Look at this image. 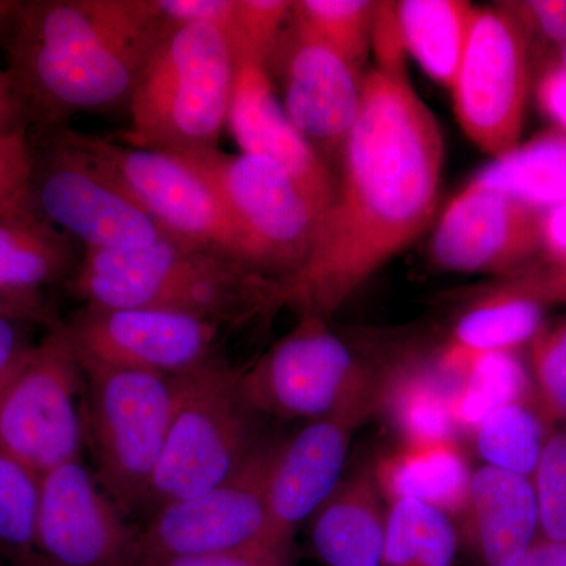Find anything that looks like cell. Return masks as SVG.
Instances as JSON below:
<instances>
[{
    "label": "cell",
    "mask_w": 566,
    "mask_h": 566,
    "mask_svg": "<svg viewBox=\"0 0 566 566\" xmlns=\"http://www.w3.org/2000/svg\"><path fill=\"white\" fill-rule=\"evenodd\" d=\"M333 203L303 266L275 285V307L335 314L433 222L444 140L405 73L375 69L340 155Z\"/></svg>",
    "instance_id": "1"
},
{
    "label": "cell",
    "mask_w": 566,
    "mask_h": 566,
    "mask_svg": "<svg viewBox=\"0 0 566 566\" xmlns=\"http://www.w3.org/2000/svg\"><path fill=\"white\" fill-rule=\"evenodd\" d=\"M167 25L155 0L20 2L0 48L31 129L128 106Z\"/></svg>",
    "instance_id": "2"
},
{
    "label": "cell",
    "mask_w": 566,
    "mask_h": 566,
    "mask_svg": "<svg viewBox=\"0 0 566 566\" xmlns=\"http://www.w3.org/2000/svg\"><path fill=\"white\" fill-rule=\"evenodd\" d=\"M85 305L158 308L216 324L275 308V279L172 237L117 251H85L70 279Z\"/></svg>",
    "instance_id": "3"
},
{
    "label": "cell",
    "mask_w": 566,
    "mask_h": 566,
    "mask_svg": "<svg viewBox=\"0 0 566 566\" xmlns=\"http://www.w3.org/2000/svg\"><path fill=\"white\" fill-rule=\"evenodd\" d=\"M234 74L232 48L221 31L167 25L134 87L129 128L118 142L174 155L218 147Z\"/></svg>",
    "instance_id": "4"
},
{
    "label": "cell",
    "mask_w": 566,
    "mask_h": 566,
    "mask_svg": "<svg viewBox=\"0 0 566 566\" xmlns=\"http://www.w3.org/2000/svg\"><path fill=\"white\" fill-rule=\"evenodd\" d=\"M323 316L300 322L248 371L241 389L255 412L319 420L381 411L387 376L375 374L327 327Z\"/></svg>",
    "instance_id": "5"
},
{
    "label": "cell",
    "mask_w": 566,
    "mask_h": 566,
    "mask_svg": "<svg viewBox=\"0 0 566 566\" xmlns=\"http://www.w3.org/2000/svg\"><path fill=\"white\" fill-rule=\"evenodd\" d=\"M241 371L219 359L180 376L172 424L145 505L153 512L226 482L259 449Z\"/></svg>",
    "instance_id": "6"
},
{
    "label": "cell",
    "mask_w": 566,
    "mask_h": 566,
    "mask_svg": "<svg viewBox=\"0 0 566 566\" xmlns=\"http://www.w3.org/2000/svg\"><path fill=\"white\" fill-rule=\"evenodd\" d=\"M80 363L98 482L122 512L145 505L177 409L180 376Z\"/></svg>",
    "instance_id": "7"
},
{
    "label": "cell",
    "mask_w": 566,
    "mask_h": 566,
    "mask_svg": "<svg viewBox=\"0 0 566 566\" xmlns=\"http://www.w3.org/2000/svg\"><path fill=\"white\" fill-rule=\"evenodd\" d=\"M61 129L71 145L128 193L169 237L222 253L256 271L251 245L221 197L191 166L170 153L132 147L66 126Z\"/></svg>",
    "instance_id": "8"
},
{
    "label": "cell",
    "mask_w": 566,
    "mask_h": 566,
    "mask_svg": "<svg viewBox=\"0 0 566 566\" xmlns=\"http://www.w3.org/2000/svg\"><path fill=\"white\" fill-rule=\"evenodd\" d=\"M175 156L221 197L251 245L260 274L282 281L303 266L318 238L322 216L292 175L262 156L229 155L218 147Z\"/></svg>",
    "instance_id": "9"
},
{
    "label": "cell",
    "mask_w": 566,
    "mask_h": 566,
    "mask_svg": "<svg viewBox=\"0 0 566 566\" xmlns=\"http://www.w3.org/2000/svg\"><path fill=\"white\" fill-rule=\"evenodd\" d=\"M85 375L61 324L33 346L0 398V452L36 475L80 460Z\"/></svg>",
    "instance_id": "10"
},
{
    "label": "cell",
    "mask_w": 566,
    "mask_h": 566,
    "mask_svg": "<svg viewBox=\"0 0 566 566\" xmlns=\"http://www.w3.org/2000/svg\"><path fill=\"white\" fill-rule=\"evenodd\" d=\"M29 196L40 214L85 251L139 248L169 237L148 212L88 161L62 129L33 140Z\"/></svg>",
    "instance_id": "11"
},
{
    "label": "cell",
    "mask_w": 566,
    "mask_h": 566,
    "mask_svg": "<svg viewBox=\"0 0 566 566\" xmlns=\"http://www.w3.org/2000/svg\"><path fill=\"white\" fill-rule=\"evenodd\" d=\"M531 65V43L509 2L479 9L452 93L465 136L493 158L520 145Z\"/></svg>",
    "instance_id": "12"
},
{
    "label": "cell",
    "mask_w": 566,
    "mask_h": 566,
    "mask_svg": "<svg viewBox=\"0 0 566 566\" xmlns=\"http://www.w3.org/2000/svg\"><path fill=\"white\" fill-rule=\"evenodd\" d=\"M277 447L262 442L226 482L155 510L139 531V565L268 545V486Z\"/></svg>",
    "instance_id": "13"
},
{
    "label": "cell",
    "mask_w": 566,
    "mask_h": 566,
    "mask_svg": "<svg viewBox=\"0 0 566 566\" xmlns=\"http://www.w3.org/2000/svg\"><path fill=\"white\" fill-rule=\"evenodd\" d=\"M80 359L181 376L214 359L219 324L158 308L85 305L61 324Z\"/></svg>",
    "instance_id": "14"
},
{
    "label": "cell",
    "mask_w": 566,
    "mask_h": 566,
    "mask_svg": "<svg viewBox=\"0 0 566 566\" xmlns=\"http://www.w3.org/2000/svg\"><path fill=\"white\" fill-rule=\"evenodd\" d=\"M266 70L277 77L283 111L301 136L324 163L340 156L363 102L359 69L290 13Z\"/></svg>",
    "instance_id": "15"
},
{
    "label": "cell",
    "mask_w": 566,
    "mask_h": 566,
    "mask_svg": "<svg viewBox=\"0 0 566 566\" xmlns=\"http://www.w3.org/2000/svg\"><path fill=\"white\" fill-rule=\"evenodd\" d=\"M139 532L81 460L41 476L35 553L51 566H137Z\"/></svg>",
    "instance_id": "16"
},
{
    "label": "cell",
    "mask_w": 566,
    "mask_h": 566,
    "mask_svg": "<svg viewBox=\"0 0 566 566\" xmlns=\"http://www.w3.org/2000/svg\"><path fill=\"white\" fill-rule=\"evenodd\" d=\"M543 212L468 185L442 212L431 241L439 268L455 273H521L543 251Z\"/></svg>",
    "instance_id": "17"
},
{
    "label": "cell",
    "mask_w": 566,
    "mask_h": 566,
    "mask_svg": "<svg viewBox=\"0 0 566 566\" xmlns=\"http://www.w3.org/2000/svg\"><path fill=\"white\" fill-rule=\"evenodd\" d=\"M363 423L356 417L312 420L279 442L268 486V545L292 553L297 527L340 485L349 441Z\"/></svg>",
    "instance_id": "18"
},
{
    "label": "cell",
    "mask_w": 566,
    "mask_h": 566,
    "mask_svg": "<svg viewBox=\"0 0 566 566\" xmlns=\"http://www.w3.org/2000/svg\"><path fill=\"white\" fill-rule=\"evenodd\" d=\"M227 126L241 153L270 159L292 175L323 222L334 199V175L286 117L263 63L237 62Z\"/></svg>",
    "instance_id": "19"
},
{
    "label": "cell",
    "mask_w": 566,
    "mask_h": 566,
    "mask_svg": "<svg viewBox=\"0 0 566 566\" xmlns=\"http://www.w3.org/2000/svg\"><path fill=\"white\" fill-rule=\"evenodd\" d=\"M469 539L485 566H512L539 538L538 505L527 476L482 465L465 506Z\"/></svg>",
    "instance_id": "20"
},
{
    "label": "cell",
    "mask_w": 566,
    "mask_h": 566,
    "mask_svg": "<svg viewBox=\"0 0 566 566\" xmlns=\"http://www.w3.org/2000/svg\"><path fill=\"white\" fill-rule=\"evenodd\" d=\"M375 465L342 480L315 513L312 543L326 566H382L386 520Z\"/></svg>",
    "instance_id": "21"
},
{
    "label": "cell",
    "mask_w": 566,
    "mask_h": 566,
    "mask_svg": "<svg viewBox=\"0 0 566 566\" xmlns=\"http://www.w3.org/2000/svg\"><path fill=\"white\" fill-rule=\"evenodd\" d=\"M76 248L33 207L29 191L0 207V289L40 294L71 279L80 264Z\"/></svg>",
    "instance_id": "22"
},
{
    "label": "cell",
    "mask_w": 566,
    "mask_h": 566,
    "mask_svg": "<svg viewBox=\"0 0 566 566\" xmlns=\"http://www.w3.org/2000/svg\"><path fill=\"white\" fill-rule=\"evenodd\" d=\"M375 471L379 490L392 504L422 502L449 516L468 506L472 472L455 441L405 444Z\"/></svg>",
    "instance_id": "23"
},
{
    "label": "cell",
    "mask_w": 566,
    "mask_h": 566,
    "mask_svg": "<svg viewBox=\"0 0 566 566\" xmlns=\"http://www.w3.org/2000/svg\"><path fill=\"white\" fill-rule=\"evenodd\" d=\"M545 308L531 297L495 285L458 319L452 344L442 354L439 367L460 381L475 356L515 352L539 333Z\"/></svg>",
    "instance_id": "24"
},
{
    "label": "cell",
    "mask_w": 566,
    "mask_h": 566,
    "mask_svg": "<svg viewBox=\"0 0 566 566\" xmlns=\"http://www.w3.org/2000/svg\"><path fill=\"white\" fill-rule=\"evenodd\" d=\"M395 6L406 51L431 80L452 91L479 9L463 0H401Z\"/></svg>",
    "instance_id": "25"
},
{
    "label": "cell",
    "mask_w": 566,
    "mask_h": 566,
    "mask_svg": "<svg viewBox=\"0 0 566 566\" xmlns=\"http://www.w3.org/2000/svg\"><path fill=\"white\" fill-rule=\"evenodd\" d=\"M469 185L545 212L566 203V132L539 134L483 167Z\"/></svg>",
    "instance_id": "26"
},
{
    "label": "cell",
    "mask_w": 566,
    "mask_h": 566,
    "mask_svg": "<svg viewBox=\"0 0 566 566\" xmlns=\"http://www.w3.org/2000/svg\"><path fill=\"white\" fill-rule=\"evenodd\" d=\"M453 385L441 368H411L387 376L382 409L403 436L405 444H434L455 441Z\"/></svg>",
    "instance_id": "27"
},
{
    "label": "cell",
    "mask_w": 566,
    "mask_h": 566,
    "mask_svg": "<svg viewBox=\"0 0 566 566\" xmlns=\"http://www.w3.org/2000/svg\"><path fill=\"white\" fill-rule=\"evenodd\" d=\"M532 403V378L515 352L480 354L465 368L452 397L457 428L475 431L491 412Z\"/></svg>",
    "instance_id": "28"
},
{
    "label": "cell",
    "mask_w": 566,
    "mask_h": 566,
    "mask_svg": "<svg viewBox=\"0 0 566 566\" xmlns=\"http://www.w3.org/2000/svg\"><path fill=\"white\" fill-rule=\"evenodd\" d=\"M457 549L452 517L422 502H394L387 513L382 566H453Z\"/></svg>",
    "instance_id": "29"
},
{
    "label": "cell",
    "mask_w": 566,
    "mask_h": 566,
    "mask_svg": "<svg viewBox=\"0 0 566 566\" xmlns=\"http://www.w3.org/2000/svg\"><path fill=\"white\" fill-rule=\"evenodd\" d=\"M475 444L486 465L532 479L547 427L532 403L504 406L476 427Z\"/></svg>",
    "instance_id": "30"
},
{
    "label": "cell",
    "mask_w": 566,
    "mask_h": 566,
    "mask_svg": "<svg viewBox=\"0 0 566 566\" xmlns=\"http://www.w3.org/2000/svg\"><path fill=\"white\" fill-rule=\"evenodd\" d=\"M375 7L368 0H300L292 17L359 69L371 48Z\"/></svg>",
    "instance_id": "31"
},
{
    "label": "cell",
    "mask_w": 566,
    "mask_h": 566,
    "mask_svg": "<svg viewBox=\"0 0 566 566\" xmlns=\"http://www.w3.org/2000/svg\"><path fill=\"white\" fill-rule=\"evenodd\" d=\"M41 476L0 452V553L14 564L35 556Z\"/></svg>",
    "instance_id": "32"
},
{
    "label": "cell",
    "mask_w": 566,
    "mask_h": 566,
    "mask_svg": "<svg viewBox=\"0 0 566 566\" xmlns=\"http://www.w3.org/2000/svg\"><path fill=\"white\" fill-rule=\"evenodd\" d=\"M532 405L547 428L566 420V319L531 342Z\"/></svg>",
    "instance_id": "33"
},
{
    "label": "cell",
    "mask_w": 566,
    "mask_h": 566,
    "mask_svg": "<svg viewBox=\"0 0 566 566\" xmlns=\"http://www.w3.org/2000/svg\"><path fill=\"white\" fill-rule=\"evenodd\" d=\"M539 538L566 545V428L547 436L534 475Z\"/></svg>",
    "instance_id": "34"
},
{
    "label": "cell",
    "mask_w": 566,
    "mask_h": 566,
    "mask_svg": "<svg viewBox=\"0 0 566 566\" xmlns=\"http://www.w3.org/2000/svg\"><path fill=\"white\" fill-rule=\"evenodd\" d=\"M292 7L289 0H238L233 28L227 36L234 63L252 61L266 65Z\"/></svg>",
    "instance_id": "35"
},
{
    "label": "cell",
    "mask_w": 566,
    "mask_h": 566,
    "mask_svg": "<svg viewBox=\"0 0 566 566\" xmlns=\"http://www.w3.org/2000/svg\"><path fill=\"white\" fill-rule=\"evenodd\" d=\"M33 167L31 133L0 134V207L29 191Z\"/></svg>",
    "instance_id": "36"
},
{
    "label": "cell",
    "mask_w": 566,
    "mask_h": 566,
    "mask_svg": "<svg viewBox=\"0 0 566 566\" xmlns=\"http://www.w3.org/2000/svg\"><path fill=\"white\" fill-rule=\"evenodd\" d=\"M501 289L523 294L547 307L566 304V259L546 260L499 283Z\"/></svg>",
    "instance_id": "37"
},
{
    "label": "cell",
    "mask_w": 566,
    "mask_h": 566,
    "mask_svg": "<svg viewBox=\"0 0 566 566\" xmlns=\"http://www.w3.org/2000/svg\"><path fill=\"white\" fill-rule=\"evenodd\" d=\"M509 6L523 24L531 46L535 40L556 48L557 52L565 46L566 0H527L509 2Z\"/></svg>",
    "instance_id": "38"
},
{
    "label": "cell",
    "mask_w": 566,
    "mask_h": 566,
    "mask_svg": "<svg viewBox=\"0 0 566 566\" xmlns=\"http://www.w3.org/2000/svg\"><path fill=\"white\" fill-rule=\"evenodd\" d=\"M238 0H155L156 9L169 24H203L229 36Z\"/></svg>",
    "instance_id": "39"
},
{
    "label": "cell",
    "mask_w": 566,
    "mask_h": 566,
    "mask_svg": "<svg viewBox=\"0 0 566 566\" xmlns=\"http://www.w3.org/2000/svg\"><path fill=\"white\" fill-rule=\"evenodd\" d=\"M139 566H293L292 553L270 545H253L227 553L163 558Z\"/></svg>",
    "instance_id": "40"
},
{
    "label": "cell",
    "mask_w": 566,
    "mask_h": 566,
    "mask_svg": "<svg viewBox=\"0 0 566 566\" xmlns=\"http://www.w3.org/2000/svg\"><path fill=\"white\" fill-rule=\"evenodd\" d=\"M371 48L378 57L376 69L405 73V43L398 24L395 2H376Z\"/></svg>",
    "instance_id": "41"
},
{
    "label": "cell",
    "mask_w": 566,
    "mask_h": 566,
    "mask_svg": "<svg viewBox=\"0 0 566 566\" xmlns=\"http://www.w3.org/2000/svg\"><path fill=\"white\" fill-rule=\"evenodd\" d=\"M33 323L17 316L0 315V382L9 378L32 352Z\"/></svg>",
    "instance_id": "42"
},
{
    "label": "cell",
    "mask_w": 566,
    "mask_h": 566,
    "mask_svg": "<svg viewBox=\"0 0 566 566\" xmlns=\"http://www.w3.org/2000/svg\"><path fill=\"white\" fill-rule=\"evenodd\" d=\"M536 98L547 117L566 132V70L547 65L536 84Z\"/></svg>",
    "instance_id": "43"
},
{
    "label": "cell",
    "mask_w": 566,
    "mask_h": 566,
    "mask_svg": "<svg viewBox=\"0 0 566 566\" xmlns=\"http://www.w3.org/2000/svg\"><path fill=\"white\" fill-rule=\"evenodd\" d=\"M18 132L31 133V123L9 71L0 69V134Z\"/></svg>",
    "instance_id": "44"
},
{
    "label": "cell",
    "mask_w": 566,
    "mask_h": 566,
    "mask_svg": "<svg viewBox=\"0 0 566 566\" xmlns=\"http://www.w3.org/2000/svg\"><path fill=\"white\" fill-rule=\"evenodd\" d=\"M542 243L547 260L566 259V203L543 212Z\"/></svg>",
    "instance_id": "45"
},
{
    "label": "cell",
    "mask_w": 566,
    "mask_h": 566,
    "mask_svg": "<svg viewBox=\"0 0 566 566\" xmlns=\"http://www.w3.org/2000/svg\"><path fill=\"white\" fill-rule=\"evenodd\" d=\"M0 315L17 316L31 323L50 319L41 294L7 292L2 289H0Z\"/></svg>",
    "instance_id": "46"
},
{
    "label": "cell",
    "mask_w": 566,
    "mask_h": 566,
    "mask_svg": "<svg viewBox=\"0 0 566 566\" xmlns=\"http://www.w3.org/2000/svg\"><path fill=\"white\" fill-rule=\"evenodd\" d=\"M512 566H566V545L538 538Z\"/></svg>",
    "instance_id": "47"
},
{
    "label": "cell",
    "mask_w": 566,
    "mask_h": 566,
    "mask_svg": "<svg viewBox=\"0 0 566 566\" xmlns=\"http://www.w3.org/2000/svg\"><path fill=\"white\" fill-rule=\"evenodd\" d=\"M17 566H51V565H48L46 562L43 560V558H40L35 554V556L28 558V560L20 562V564H17Z\"/></svg>",
    "instance_id": "48"
},
{
    "label": "cell",
    "mask_w": 566,
    "mask_h": 566,
    "mask_svg": "<svg viewBox=\"0 0 566 566\" xmlns=\"http://www.w3.org/2000/svg\"><path fill=\"white\" fill-rule=\"evenodd\" d=\"M551 63H553V65L562 66V69L566 70V44L564 48H562L560 51L557 52V57L554 59L553 62H549V65Z\"/></svg>",
    "instance_id": "49"
},
{
    "label": "cell",
    "mask_w": 566,
    "mask_h": 566,
    "mask_svg": "<svg viewBox=\"0 0 566 566\" xmlns=\"http://www.w3.org/2000/svg\"><path fill=\"white\" fill-rule=\"evenodd\" d=\"M17 370H18V368H17ZM17 370H14V371H17ZM14 371H13V374H11V375L9 376V378L3 379V381H2V382H0V398H2L3 390H6L7 385H9L10 379H11V376H13V375H14Z\"/></svg>",
    "instance_id": "50"
}]
</instances>
